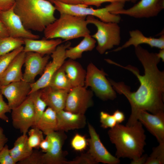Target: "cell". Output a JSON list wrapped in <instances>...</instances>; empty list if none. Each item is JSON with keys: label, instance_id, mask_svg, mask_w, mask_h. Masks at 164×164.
<instances>
[{"label": "cell", "instance_id": "obj_46", "mask_svg": "<svg viewBox=\"0 0 164 164\" xmlns=\"http://www.w3.org/2000/svg\"><path fill=\"white\" fill-rule=\"evenodd\" d=\"M9 36V33L0 19V38Z\"/></svg>", "mask_w": 164, "mask_h": 164}, {"label": "cell", "instance_id": "obj_22", "mask_svg": "<svg viewBox=\"0 0 164 164\" xmlns=\"http://www.w3.org/2000/svg\"><path fill=\"white\" fill-rule=\"evenodd\" d=\"M26 52L19 53L0 76V82L2 86L22 80L23 74L22 69L24 64Z\"/></svg>", "mask_w": 164, "mask_h": 164}, {"label": "cell", "instance_id": "obj_48", "mask_svg": "<svg viewBox=\"0 0 164 164\" xmlns=\"http://www.w3.org/2000/svg\"><path fill=\"white\" fill-rule=\"evenodd\" d=\"M138 0H130V1L133 3H135Z\"/></svg>", "mask_w": 164, "mask_h": 164}, {"label": "cell", "instance_id": "obj_40", "mask_svg": "<svg viewBox=\"0 0 164 164\" xmlns=\"http://www.w3.org/2000/svg\"><path fill=\"white\" fill-rule=\"evenodd\" d=\"M51 142L49 137L46 135V138L41 141L40 145L39 148L43 153H46L48 151L51 147Z\"/></svg>", "mask_w": 164, "mask_h": 164}, {"label": "cell", "instance_id": "obj_23", "mask_svg": "<svg viewBox=\"0 0 164 164\" xmlns=\"http://www.w3.org/2000/svg\"><path fill=\"white\" fill-rule=\"evenodd\" d=\"M62 66L73 87L84 86L86 70L80 63L69 59L65 60Z\"/></svg>", "mask_w": 164, "mask_h": 164}, {"label": "cell", "instance_id": "obj_6", "mask_svg": "<svg viewBox=\"0 0 164 164\" xmlns=\"http://www.w3.org/2000/svg\"><path fill=\"white\" fill-rule=\"evenodd\" d=\"M86 20L88 24H93L97 28L96 32L91 36L97 42L96 49L99 53L102 54L119 45L120 28L118 23L104 22L91 15L87 16Z\"/></svg>", "mask_w": 164, "mask_h": 164}, {"label": "cell", "instance_id": "obj_24", "mask_svg": "<svg viewBox=\"0 0 164 164\" xmlns=\"http://www.w3.org/2000/svg\"><path fill=\"white\" fill-rule=\"evenodd\" d=\"M82 40L77 46L70 47L66 51V56L73 60L81 58L83 53L91 51L95 46L96 40L89 35L84 37Z\"/></svg>", "mask_w": 164, "mask_h": 164}, {"label": "cell", "instance_id": "obj_35", "mask_svg": "<svg viewBox=\"0 0 164 164\" xmlns=\"http://www.w3.org/2000/svg\"><path fill=\"white\" fill-rule=\"evenodd\" d=\"M98 164L94 160L89 153L81 154L71 161H67L65 164Z\"/></svg>", "mask_w": 164, "mask_h": 164}, {"label": "cell", "instance_id": "obj_14", "mask_svg": "<svg viewBox=\"0 0 164 164\" xmlns=\"http://www.w3.org/2000/svg\"><path fill=\"white\" fill-rule=\"evenodd\" d=\"M46 135L49 137L51 147L49 150L44 153L43 155V164H65V153L62 148L67 136L64 132L54 131Z\"/></svg>", "mask_w": 164, "mask_h": 164}, {"label": "cell", "instance_id": "obj_28", "mask_svg": "<svg viewBox=\"0 0 164 164\" xmlns=\"http://www.w3.org/2000/svg\"><path fill=\"white\" fill-rule=\"evenodd\" d=\"M24 39L10 36L0 38V56L24 45Z\"/></svg>", "mask_w": 164, "mask_h": 164}, {"label": "cell", "instance_id": "obj_42", "mask_svg": "<svg viewBox=\"0 0 164 164\" xmlns=\"http://www.w3.org/2000/svg\"><path fill=\"white\" fill-rule=\"evenodd\" d=\"M112 115L117 124H120L125 120V117L124 114L123 112L118 110L115 111Z\"/></svg>", "mask_w": 164, "mask_h": 164}, {"label": "cell", "instance_id": "obj_17", "mask_svg": "<svg viewBox=\"0 0 164 164\" xmlns=\"http://www.w3.org/2000/svg\"><path fill=\"white\" fill-rule=\"evenodd\" d=\"M138 120L156 138L159 143H164V112L153 114L141 111Z\"/></svg>", "mask_w": 164, "mask_h": 164}, {"label": "cell", "instance_id": "obj_2", "mask_svg": "<svg viewBox=\"0 0 164 164\" xmlns=\"http://www.w3.org/2000/svg\"><path fill=\"white\" fill-rule=\"evenodd\" d=\"M110 140L116 148L118 159H133L143 155L146 145V135L143 125L138 121L131 126L117 124L108 132Z\"/></svg>", "mask_w": 164, "mask_h": 164}, {"label": "cell", "instance_id": "obj_33", "mask_svg": "<svg viewBox=\"0 0 164 164\" xmlns=\"http://www.w3.org/2000/svg\"><path fill=\"white\" fill-rule=\"evenodd\" d=\"M38 149L33 150L32 153L24 159L17 163L18 164H43V152Z\"/></svg>", "mask_w": 164, "mask_h": 164}, {"label": "cell", "instance_id": "obj_13", "mask_svg": "<svg viewBox=\"0 0 164 164\" xmlns=\"http://www.w3.org/2000/svg\"><path fill=\"white\" fill-rule=\"evenodd\" d=\"M90 138L88 140L89 149L88 152L98 163L101 162L107 164H118L119 159L111 154L101 142L99 135L93 126L88 124Z\"/></svg>", "mask_w": 164, "mask_h": 164}, {"label": "cell", "instance_id": "obj_26", "mask_svg": "<svg viewBox=\"0 0 164 164\" xmlns=\"http://www.w3.org/2000/svg\"><path fill=\"white\" fill-rule=\"evenodd\" d=\"M57 123L56 112L48 107L33 127L37 128L46 135L51 132L56 131Z\"/></svg>", "mask_w": 164, "mask_h": 164}, {"label": "cell", "instance_id": "obj_1", "mask_svg": "<svg viewBox=\"0 0 164 164\" xmlns=\"http://www.w3.org/2000/svg\"><path fill=\"white\" fill-rule=\"evenodd\" d=\"M135 48L136 56L144 69L143 75L134 66L130 65L124 66L109 59H105L109 63L129 70L140 82L138 90L132 92L130 87L124 82H116L108 78L114 90L124 95L130 104L131 112L126 125L128 126L132 125L138 121V115L141 111H149L153 114L164 112V72L159 70L157 67L160 59L156 53H150L140 45Z\"/></svg>", "mask_w": 164, "mask_h": 164}, {"label": "cell", "instance_id": "obj_36", "mask_svg": "<svg viewBox=\"0 0 164 164\" xmlns=\"http://www.w3.org/2000/svg\"><path fill=\"white\" fill-rule=\"evenodd\" d=\"M101 126L104 128H112L117 124L113 115L103 111L100 113Z\"/></svg>", "mask_w": 164, "mask_h": 164}, {"label": "cell", "instance_id": "obj_9", "mask_svg": "<svg viewBox=\"0 0 164 164\" xmlns=\"http://www.w3.org/2000/svg\"><path fill=\"white\" fill-rule=\"evenodd\" d=\"M93 92L84 86L73 87L68 93L64 110L85 114L93 104Z\"/></svg>", "mask_w": 164, "mask_h": 164}, {"label": "cell", "instance_id": "obj_30", "mask_svg": "<svg viewBox=\"0 0 164 164\" xmlns=\"http://www.w3.org/2000/svg\"><path fill=\"white\" fill-rule=\"evenodd\" d=\"M27 133L28 142L30 147L32 149H39L41 142L44 138L43 132L36 127H32Z\"/></svg>", "mask_w": 164, "mask_h": 164}, {"label": "cell", "instance_id": "obj_25", "mask_svg": "<svg viewBox=\"0 0 164 164\" xmlns=\"http://www.w3.org/2000/svg\"><path fill=\"white\" fill-rule=\"evenodd\" d=\"M33 150L28 144L27 135L26 134H22L16 139L13 147L9 149V152L16 164L28 156Z\"/></svg>", "mask_w": 164, "mask_h": 164}, {"label": "cell", "instance_id": "obj_19", "mask_svg": "<svg viewBox=\"0 0 164 164\" xmlns=\"http://www.w3.org/2000/svg\"><path fill=\"white\" fill-rule=\"evenodd\" d=\"M39 90L41 98L48 107L56 112L64 109L68 92L49 85Z\"/></svg>", "mask_w": 164, "mask_h": 164}, {"label": "cell", "instance_id": "obj_43", "mask_svg": "<svg viewBox=\"0 0 164 164\" xmlns=\"http://www.w3.org/2000/svg\"><path fill=\"white\" fill-rule=\"evenodd\" d=\"M84 0H47L53 3L54 1L59 2L68 5L83 4Z\"/></svg>", "mask_w": 164, "mask_h": 164}, {"label": "cell", "instance_id": "obj_47", "mask_svg": "<svg viewBox=\"0 0 164 164\" xmlns=\"http://www.w3.org/2000/svg\"><path fill=\"white\" fill-rule=\"evenodd\" d=\"M157 55L160 59L162 60V61H164V49H160L158 53H156Z\"/></svg>", "mask_w": 164, "mask_h": 164}, {"label": "cell", "instance_id": "obj_34", "mask_svg": "<svg viewBox=\"0 0 164 164\" xmlns=\"http://www.w3.org/2000/svg\"><path fill=\"white\" fill-rule=\"evenodd\" d=\"M88 144V141L85 137L77 133L72 138L71 145L75 151H81L84 150Z\"/></svg>", "mask_w": 164, "mask_h": 164}, {"label": "cell", "instance_id": "obj_12", "mask_svg": "<svg viewBox=\"0 0 164 164\" xmlns=\"http://www.w3.org/2000/svg\"><path fill=\"white\" fill-rule=\"evenodd\" d=\"M0 19L7 29L9 36L13 37L36 39L39 36L26 29L13 7L7 10L0 11Z\"/></svg>", "mask_w": 164, "mask_h": 164}, {"label": "cell", "instance_id": "obj_3", "mask_svg": "<svg viewBox=\"0 0 164 164\" xmlns=\"http://www.w3.org/2000/svg\"><path fill=\"white\" fill-rule=\"evenodd\" d=\"M13 9L29 30L43 31L56 19V8L47 0H15Z\"/></svg>", "mask_w": 164, "mask_h": 164}, {"label": "cell", "instance_id": "obj_10", "mask_svg": "<svg viewBox=\"0 0 164 164\" xmlns=\"http://www.w3.org/2000/svg\"><path fill=\"white\" fill-rule=\"evenodd\" d=\"M13 127L22 134H26L35 123V114L33 102L29 95L20 104L12 110Z\"/></svg>", "mask_w": 164, "mask_h": 164}, {"label": "cell", "instance_id": "obj_39", "mask_svg": "<svg viewBox=\"0 0 164 164\" xmlns=\"http://www.w3.org/2000/svg\"><path fill=\"white\" fill-rule=\"evenodd\" d=\"M130 1V0H84L83 4L86 6L94 5L98 7L104 3L109 2H122L125 3L126 2Z\"/></svg>", "mask_w": 164, "mask_h": 164}, {"label": "cell", "instance_id": "obj_5", "mask_svg": "<svg viewBox=\"0 0 164 164\" xmlns=\"http://www.w3.org/2000/svg\"><path fill=\"white\" fill-rule=\"evenodd\" d=\"M56 10L60 13H66L78 16L87 17L91 15L95 17L101 21L106 22L119 23L121 17L119 15L111 13V12L119 10L124 7L120 2L111 3L105 7L97 9L88 8L84 4L68 5L57 1L53 2Z\"/></svg>", "mask_w": 164, "mask_h": 164}, {"label": "cell", "instance_id": "obj_7", "mask_svg": "<svg viewBox=\"0 0 164 164\" xmlns=\"http://www.w3.org/2000/svg\"><path fill=\"white\" fill-rule=\"evenodd\" d=\"M104 70H100L93 63L88 65L84 86L90 87L96 95L103 101L113 100L117 97L116 91L106 76Z\"/></svg>", "mask_w": 164, "mask_h": 164}, {"label": "cell", "instance_id": "obj_50", "mask_svg": "<svg viewBox=\"0 0 164 164\" xmlns=\"http://www.w3.org/2000/svg\"></svg>", "mask_w": 164, "mask_h": 164}, {"label": "cell", "instance_id": "obj_20", "mask_svg": "<svg viewBox=\"0 0 164 164\" xmlns=\"http://www.w3.org/2000/svg\"><path fill=\"white\" fill-rule=\"evenodd\" d=\"M24 51L34 52L43 56L51 54L62 42L60 38L46 39L44 38L41 40L24 39Z\"/></svg>", "mask_w": 164, "mask_h": 164}, {"label": "cell", "instance_id": "obj_29", "mask_svg": "<svg viewBox=\"0 0 164 164\" xmlns=\"http://www.w3.org/2000/svg\"><path fill=\"white\" fill-rule=\"evenodd\" d=\"M29 95L33 102L35 111V123L34 127L46 110L47 105L41 97L39 90L31 93Z\"/></svg>", "mask_w": 164, "mask_h": 164}, {"label": "cell", "instance_id": "obj_8", "mask_svg": "<svg viewBox=\"0 0 164 164\" xmlns=\"http://www.w3.org/2000/svg\"><path fill=\"white\" fill-rule=\"evenodd\" d=\"M71 44L70 42L60 44L52 53L51 57L52 60L46 65L41 77L36 81L30 84L31 90L29 94L49 85L52 77L67 59L66 51Z\"/></svg>", "mask_w": 164, "mask_h": 164}, {"label": "cell", "instance_id": "obj_49", "mask_svg": "<svg viewBox=\"0 0 164 164\" xmlns=\"http://www.w3.org/2000/svg\"><path fill=\"white\" fill-rule=\"evenodd\" d=\"M2 86V85L0 82V94H1V89Z\"/></svg>", "mask_w": 164, "mask_h": 164}, {"label": "cell", "instance_id": "obj_38", "mask_svg": "<svg viewBox=\"0 0 164 164\" xmlns=\"http://www.w3.org/2000/svg\"><path fill=\"white\" fill-rule=\"evenodd\" d=\"M12 110L8 103L4 100L3 95L0 94V119L6 122H9V118L6 115L7 113L11 112Z\"/></svg>", "mask_w": 164, "mask_h": 164}, {"label": "cell", "instance_id": "obj_44", "mask_svg": "<svg viewBox=\"0 0 164 164\" xmlns=\"http://www.w3.org/2000/svg\"><path fill=\"white\" fill-rule=\"evenodd\" d=\"M8 141V138L4 134L3 129L0 127V151L6 144Z\"/></svg>", "mask_w": 164, "mask_h": 164}, {"label": "cell", "instance_id": "obj_11", "mask_svg": "<svg viewBox=\"0 0 164 164\" xmlns=\"http://www.w3.org/2000/svg\"><path fill=\"white\" fill-rule=\"evenodd\" d=\"M164 8V0H140L131 8L111 12L136 18H149L157 16Z\"/></svg>", "mask_w": 164, "mask_h": 164}, {"label": "cell", "instance_id": "obj_41", "mask_svg": "<svg viewBox=\"0 0 164 164\" xmlns=\"http://www.w3.org/2000/svg\"><path fill=\"white\" fill-rule=\"evenodd\" d=\"M15 0H0V11L8 10L14 5Z\"/></svg>", "mask_w": 164, "mask_h": 164}, {"label": "cell", "instance_id": "obj_16", "mask_svg": "<svg viewBox=\"0 0 164 164\" xmlns=\"http://www.w3.org/2000/svg\"><path fill=\"white\" fill-rule=\"evenodd\" d=\"M50 58L49 55L43 56L34 52H26L22 80L30 84L34 82L36 76L43 74Z\"/></svg>", "mask_w": 164, "mask_h": 164}, {"label": "cell", "instance_id": "obj_18", "mask_svg": "<svg viewBox=\"0 0 164 164\" xmlns=\"http://www.w3.org/2000/svg\"><path fill=\"white\" fill-rule=\"evenodd\" d=\"M56 131L64 132L84 128L86 124L84 114H77L61 110L56 112Z\"/></svg>", "mask_w": 164, "mask_h": 164}, {"label": "cell", "instance_id": "obj_37", "mask_svg": "<svg viewBox=\"0 0 164 164\" xmlns=\"http://www.w3.org/2000/svg\"><path fill=\"white\" fill-rule=\"evenodd\" d=\"M0 164H16L10 154L9 146L6 144L0 151Z\"/></svg>", "mask_w": 164, "mask_h": 164}, {"label": "cell", "instance_id": "obj_4", "mask_svg": "<svg viewBox=\"0 0 164 164\" xmlns=\"http://www.w3.org/2000/svg\"><path fill=\"white\" fill-rule=\"evenodd\" d=\"M86 17L66 13L60 14L59 18L48 26L43 32L46 39L60 38L65 41L84 37L90 34Z\"/></svg>", "mask_w": 164, "mask_h": 164}, {"label": "cell", "instance_id": "obj_31", "mask_svg": "<svg viewBox=\"0 0 164 164\" xmlns=\"http://www.w3.org/2000/svg\"><path fill=\"white\" fill-rule=\"evenodd\" d=\"M164 163V143H159L153 148L152 151L148 156L145 164H163Z\"/></svg>", "mask_w": 164, "mask_h": 164}, {"label": "cell", "instance_id": "obj_15", "mask_svg": "<svg viewBox=\"0 0 164 164\" xmlns=\"http://www.w3.org/2000/svg\"><path fill=\"white\" fill-rule=\"evenodd\" d=\"M31 90L30 84L22 80L2 86L1 94L7 99L12 110L26 99Z\"/></svg>", "mask_w": 164, "mask_h": 164}, {"label": "cell", "instance_id": "obj_45", "mask_svg": "<svg viewBox=\"0 0 164 164\" xmlns=\"http://www.w3.org/2000/svg\"><path fill=\"white\" fill-rule=\"evenodd\" d=\"M148 155L145 154L141 156L132 159L131 164H145L147 160Z\"/></svg>", "mask_w": 164, "mask_h": 164}, {"label": "cell", "instance_id": "obj_21", "mask_svg": "<svg viewBox=\"0 0 164 164\" xmlns=\"http://www.w3.org/2000/svg\"><path fill=\"white\" fill-rule=\"evenodd\" d=\"M129 33L130 38L128 40L121 46L112 51H118L132 45L135 47L142 44H148L151 47H156L160 49H164V34H162L159 38L148 37L138 29L130 31Z\"/></svg>", "mask_w": 164, "mask_h": 164}, {"label": "cell", "instance_id": "obj_27", "mask_svg": "<svg viewBox=\"0 0 164 164\" xmlns=\"http://www.w3.org/2000/svg\"><path fill=\"white\" fill-rule=\"evenodd\" d=\"M49 85L68 92L73 88L62 66L53 75Z\"/></svg>", "mask_w": 164, "mask_h": 164}, {"label": "cell", "instance_id": "obj_32", "mask_svg": "<svg viewBox=\"0 0 164 164\" xmlns=\"http://www.w3.org/2000/svg\"><path fill=\"white\" fill-rule=\"evenodd\" d=\"M22 46L8 53L0 56V76L5 70L14 58L23 50Z\"/></svg>", "mask_w": 164, "mask_h": 164}]
</instances>
